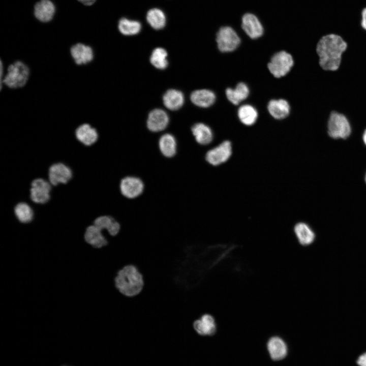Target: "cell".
I'll list each match as a JSON object with an SVG mask.
<instances>
[{
	"mask_svg": "<svg viewBox=\"0 0 366 366\" xmlns=\"http://www.w3.org/2000/svg\"><path fill=\"white\" fill-rule=\"evenodd\" d=\"M347 47V42L339 35L329 34L322 36L316 49L320 66L325 71L337 70Z\"/></svg>",
	"mask_w": 366,
	"mask_h": 366,
	"instance_id": "cell-1",
	"label": "cell"
},
{
	"mask_svg": "<svg viewBox=\"0 0 366 366\" xmlns=\"http://www.w3.org/2000/svg\"><path fill=\"white\" fill-rule=\"evenodd\" d=\"M114 284L121 294L132 297L142 291L144 282L138 267L133 264H128L118 271L114 278Z\"/></svg>",
	"mask_w": 366,
	"mask_h": 366,
	"instance_id": "cell-2",
	"label": "cell"
},
{
	"mask_svg": "<svg viewBox=\"0 0 366 366\" xmlns=\"http://www.w3.org/2000/svg\"><path fill=\"white\" fill-rule=\"evenodd\" d=\"M32 75L29 66L21 59H16L6 65V72L2 87L10 90H19L29 83Z\"/></svg>",
	"mask_w": 366,
	"mask_h": 366,
	"instance_id": "cell-3",
	"label": "cell"
},
{
	"mask_svg": "<svg viewBox=\"0 0 366 366\" xmlns=\"http://www.w3.org/2000/svg\"><path fill=\"white\" fill-rule=\"evenodd\" d=\"M327 132L329 137L333 139H347L352 133L350 120L344 114L332 111L327 121Z\"/></svg>",
	"mask_w": 366,
	"mask_h": 366,
	"instance_id": "cell-4",
	"label": "cell"
},
{
	"mask_svg": "<svg viewBox=\"0 0 366 366\" xmlns=\"http://www.w3.org/2000/svg\"><path fill=\"white\" fill-rule=\"evenodd\" d=\"M293 56L285 51L274 53L271 57L267 67L274 77L281 78L287 74L294 66Z\"/></svg>",
	"mask_w": 366,
	"mask_h": 366,
	"instance_id": "cell-5",
	"label": "cell"
},
{
	"mask_svg": "<svg viewBox=\"0 0 366 366\" xmlns=\"http://www.w3.org/2000/svg\"><path fill=\"white\" fill-rule=\"evenodd\" d=\"M69 55L77 66H86L95 60L96 53L94 48L90 45L82 42H76L72 44L69 49Z\"/></svg>",
	"mask_w": 366,
	"mask_h": 366,
	"instance_id": "cell-6",
	"label": "cell"
},
{
	"mask_svg": "<svg viewBox=\"0 0 366 366\" xmlns=\"http://www.w3.org/2000/svg\"><path fill=\"white\" fill-rule=\"evenodd\" d=\"M216 42L219 50L222 52H230L239 46L240 39L237 33L231 27H221L216 35Z\"/></svg>",
	"mask_w": 366,
	"mask_h": 366,
	"instance_id": "cell-7",
	"label": "cell"
},
{
	"mask_svg": "<svg viewBox=\"0 0 366 366\" xmlns=\"http://www.w3.org/2000/svg\"><path fill=\"white\" fill-rule=\"evenodd\" d=\"M53 186L48 179L37 178L31 182L29 190L30 201L38 204H45L51 198V192Z\"/></svg>",
	"mask_w": 366,
	"mask_h": 366,
	"instance_id": "cell-8",
	"label": "cell"
},
{
	"mask_svg": "<svg viewBox=\"0 0 366 366\" xmlns=\"http://www.w3.org/2000/svg\"><path fill=\"white\" fill-rule=\"evenodd\" d=\"M73 177L72 168L61 162L50 166L48 172V180L52 186L68 184Z\"/></svg>",
	"mask_w": 366,
	"mask_h": 366,
	"instance_id": "cell-9",
	"label": "cell"
},
{
	"mask_svg": "<svg viewBox=\"0 0 366 366\" xmlns=\"http://www.w3.org/2000/svg\"><path fill=\"white\" fill-rule=\"evenodd\" d=\"M232 152L230 141L225 140L209 150L206 154V161L212 166H218L227 162Z\"/></svg>",
	"mask_w": 366,
	"mask_h": 366,
	"instance_id": "cell-10",
	"label": "cell"
},
{
	"mask_svg": "<svg viewBox=\"0 0 366 366\" xmlns=\"http://www.w3.org/2000/svg\"><path fill=\"white\" fill-rule=\"evenodd\" d=\"M74 135L80 143L87 147L96 144L100 137L98 130L88 122L79 124L75 129Z\"/></svg>",
	"mask_w": 366,
	"mask_h": 366,
	"instance_id": "cell-11",
	"label": "cell"
},
{
	"mask_svg": "<svg viewBox=\"0 0 366 366\" xmlns=\"http://www.w3.org/2000/svg\"><path fill=\"white\" fill-rule=\"evenodd\" d=\"M119 188L123 196L129 199H133L142 193L144 186L140 178L136 176H128L120 180Z\"/></svg>",
	"mask_w": 366,
	"mask_h": 366,
	"instance_id": "cell-12",
	"label": "cell"
},
{
	"mask_svg": "<svg viewBox=\"0 0 366 366\" xmlns=\"http://www.w3.org/2000/svg\"><path fill=\"white\" fill-rule=\"evenodd\" d=\"M169 122V117L167 112L162 109L156 108L149 113L146 125L149 131L159 132L165 130Z\"/></svg>",
	"mask_w": 366,
	"mask_h": 366,
	"instance_id": "cell-13",
	"label": "cell"
},
{
	"mask_svg": "<svg viewBox=\"0 0 366 366\" xmlns=\"http://www.w3.org/2000/svg\"><path fill=\"white\" fill-rule=\"evenodd\" d=\"M241 25L245 33L252 39L260 38L264 33L263 27L260 20L252 13L243 15Z\"/></svg>",
	"mask_w": 366,
	"mask_h": 366,
	"instance_id": "cell-14",
	"label": "cell"
},
{
	"mask_svg": "<svg viewBox=\"0 0 366 366\" xmlns=\"http://www.w3.org/2000/svg\"><path fill=\"white\" fill-rule=\"evenodd\" d=\"M294 232L299 243L304 246L312 244L316 238L313 228L304 221L297 223L294 227Z\"/></svg>",
	"mask_w": 366,
	"mask_h": 366,
	"instance_id": "cell-15",
	"label": "cell"
},
{
	"mask_svg": "<svg viewBox=\"0 0 366 366\" xmlns=\"http://www.w3.org/2000/svg\"><path fill=\"white\" fill-rule=\"evenodd\" d=\"M195 330L201 336H212L216 331V323L210 314H204L193 322Z\"/></svg>",
	"mask_w": 366,
	"mask_h": 366,
	"instance_id": "cell-16",
	"label": "cell"
},
{
	"mask_svg": "<svg viewBox=\"0 0 366 366\" xmlns=\"http://www.w3.org/2000/svg\"><path fill=\"white\" fill-rule=\"evenodd\" d=\"M216 96L214 92L207 89H200L193 91L190 95L191 102L196 106L207 108L216 101Z\"/></svg>",
	"mask_w": 366,
	"mask_h": 366,
	"instance_id": "cell-17",
	"label": "cell"
},
{
	"mask_svg": "<svg viewBox=\"0 0 366 366\" xmlns=\"http://www.w3.org/2000/svg\"><path fill=\"white\" fill-rule=\"evenodd\" d=\"M93 224L102 230H106L107 233L112 236H116L120 230V225L114 217L105 215L96 218Z\"/></svg>",
	"mask_w": 366,
	"mask_h": 366,
	"instance_id": "cell-18",
	"label": "cell"
},
{
	"mask_svg": "<svg viewBox=\"0 0 366 366\" xmlns=\"http://www.w3.org/2000/svg\"><path fill=\"white\" fill-rule=\"evenodd\" d=\"M83 237L86 242L94 248H100L108 244V240L104 236L103 231L94 224L86 227Z\"/></svg>",
	"mask_w": 366,
	"mask_h": 366,
	"instance_id": "cell-19",
	"label": "cell"
},
{
	"mask_svg": "<svg viewBox=\"0 0 366 366\" xmlns=\"http://www.w3.org/2000/svg\"><path fill=\"white\" fill-rule=\"evenodd\" d=\"M267 110L272 117L276 119L287 117L290 112L289 103L285 99H272L267 105Z\"/></svg>",
	"mask_w": 366,
	"mask_h": 366,
	"instance_id": "cell-20",
	"label": "cell"
},
{
	"mask_svg": "<svg viewBox=\"0 0 366 366\" xmlns=\"http://www.w3.org/2000/svg\"><path fill=\"white\" fill-rule=\"evenodd\" d=\"M163 102L165 107L170 110L180 109L185 102L184 94L176 89L167 90L163 96Z\"/></svg>",
	"mask_w": 366,
	"mask_h": 366,
	"instance_id": "cell-21",
	"label": "cell"
},
{
	"mask_svg": "<svg viewBox=\"0 0 366 366\" xmlns=\"http://www.w3.org/2000/svg\"><path fill=\"white\" fill-rule=\"evenodd\" d=\"M249 86L244 82H239L234 88H227L225 94L227 99L233 104L237 105L249 96Z\"/></svg>",
	"mask_w": 366,
	"mask_h": 366,
	"instance_id": "cell-22",
	"label": "cell"
},
{
	"mask_svg": "<svg viewBox=\"0 0 366 366\" xmlns=\"http://www.w3.org/2000/svg\"><path fill=\"white\" fill-rule=\"evenodd\" d=\"M54 12V6L49 0H41L34 7L35 17L43 22L50 21L53 18Z\"/></svg>",
	"mask_w": 366,
	"mask_h": 366,
	"instance_id": "cell-23",
	"label": "cell"
},
{
	"mask_svg": "<svg viewBox=\"0 0 366 366\" xmlns=\"http://www.w3.org/2000/svg\"><path fill=\"white\" fill-rule=\"evenodd\" d=\"M267 349L271 358L279 360L285 357L287 354V347L285 342L280 337H273L267 343Z\"/></svg>",
	"mask_w": 366,
	"mask_h": 366,
	"instance_id": "cell-24",
	"label": "cell"
},
{
	"mask_svg": "<svg viewBox=\"0 0 366 366\" xmlns=\"http://www.w3.org/2000/svg\"><path fill=\"white\" fill-rule=\"evenodd\" d=\"M191 130L196 142L201 145L209 144L213 139V133L211 128L204 123L194 124Z\"/></svg>",
	"mask_w": 366,
	"mask_h": 366,
	"instance_id": "cell-25",
	"label": "cell"
},
{
	"mask_svg": "<svg viewBox=\"0 0 366 366\" xmlns=\"http://www.w3.org/2000/svg\"><path fill=\"white\" fill-rule=\"evenodd\" d=\"M14 213L18 221L22 224L30 223L35 217V212L32 206L24 201L18 202L15 205Z\"/></svg>",
	"mask_w": 366,
	"mask_h": 366,
	"instance_id": "cell-26",
	"label": "cell"
},
{
	"mask_svg": "<svg viewBox=\"0 0 366 366\" xmlns=\"http://www.w3.org/2000/svg\"><path fill=\"white\" fill-rule=\"evenodd\" d=\"M159 147L164 157H173L177 150L176 141L174 136L169 133L162 135L159 140Z\"/></svg>",
	"mask_w": 366,
	"mask_h": 366,
	"instance_id": "cell-27",
	"label": "cell"
},
{
	"mask_svg": "<svg viewBox=\"0 0 366 366\" xmlns=\"http://www.w3.org/2000/svg\"><path fill=\"white\" fill-rule=\"evenodd\" d=\"M237 116L241 123L248 126L254 125L258 118L257 109L250 104L240 106L237 110Z\"/></svg>",
	"mask_w": 366,
	"mask_h": 366,
	"instance_id": "cell-28",
	"label": "cell"
},
{
	"mask_svg": "<svg viewBox=\"0 0 366 366\" xmlns=\"http://www.w3.org/2000/svg\"><path fill=\"white\" fill-rule=\"evenodd\" d=\"M146 20L152 28L157 30L164 28L166 23L165 13L159 8L150 9L146 14Z\"/></svg>",
	"mask_w": 366,
	"mask_h": 366,
	"instance_id": "cell-29",
	"label": "cell"
},
{
	"mask_svg": "<svg viewBox=\"0 0 366 366\" xmlns=\"http://www.w3.org/2000/svg\"><path fill=\"white\" fill-rule=\"evenodd\" d=\"M141 23L137 20L127 18H121L118 24L119 32L125 36H133L138 34L141 30Z\"/></svg>",
	"mask_w": 366,
	"mask_h": 366,
	"instance_id": "cell-30",
	"label": "cell"
},
{
	"mask_svg": "<svg viewBox=\"0 0 366 366\" xmlns=\"http://www.w3.org/2000/svg\"><path fill=\"white\" fill-rule=\"evenodd\" d=\"M168 53L163 48L157 47L153 50L150 56V62L156 68L166 69L168 65Z\"/></svg>",
	"mask_w": 366,
	"mask_h": 366,
	"instance_id": "cell-31",
	"label": "cell"
},
{
	"mask_svg": "<svg viewBox=\"0 0 366 366\" xmlns=\"http://www.w3.org/2000/svg\"><path fill=\"white\" fill-rule=\"evenodd\" d=\"M356 362L358 366H366V352L358 356Z\"/></svg>",
	"mask_w": 366,
	"mask_h": 366,
	"instance_id": "cell-32",
	"label": "cell"
},
{
	"mask_svg": "<svg viewBox=\"0 0 366 366\" xmlns=\"http://www.w3.org/2000/svg\"><path fill=\"white\" fill-rule=\"evenodd\" d=\"M361 26L363 29L366 32V8H364L362 12Z\"/></svg>",
	"mask_w": 366,
	"mask_h": 366,
	"instance_id": "cell-33",
	"label": "cell"
},
{
	"mask_svg": "<svg viewBox=\"0 0 366 366\" xmlns=\"http://www.w3.org/2000/svg\"><path fill=\"white\" fill-rule=\"evenodd\" d=\"M85 6H90L96 2V0H77Z\"/></svg>",
	"mask_w": 366,
	"mask_h": 366,
	"instance_id": "cell-34",
	"label": "cell"
},
{
	"mask_svg": "<svg viewBox=\"0 0 366 366\" xmlns=\"http://www.w3.org/2000/svg\"><path fill=\"white\" fill-rule=\"evenodd\" d=\"M362 141L363 144L366 146V129L363 132L362 135Z\"/></svg>",
	"mask_w": 366,
	"mask_h": 366,
	"instance_id": "cell-35",
	"label": "cell"
},
{
	"mask_svg": "<svg viewBox=\"0 0 366 366\" xmlns=\"http://www.w3.org/2000/svg\"><path fill=\"white\" fill-rule=\"evenodd\" d=\"M364 182H365V184H366V172H365V173L364 176Z\"/></svg>",
	"mask_w": 366,
	"mask_h": 366,
	"instance_id": "cell-36",
	"label": "cell"
},
{
	"mask_svg": "<svg viewBox=\"0 0 366 366\" xmlns=\"http://www.w3.org/2000/svg\"><path fill=\"white\" fill-rule=\"evenodd\" d=\"M62 366H69V365H62Z\"/></svg>",
	"mask_w": 366,
	"mask_h": 366,
	"instance_id": "cell-37",
	"label": "cell"
}]
</instances>
